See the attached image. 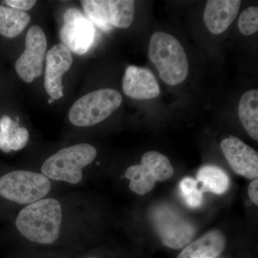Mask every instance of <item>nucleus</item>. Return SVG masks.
Segmentation results:
<instances>
[{
	"label": "nucleus",
	"instance_id": "obj_1",
	"mask_svg": "<svg viewBox=\"0 0 258 258\" xmlns=\"http://www.w3.org/2000/svg\"><path fill=\"white\" fill-rule=\"evenodd\" d=\"M62 220L60 203L53 198L42 199L23 208L15 225L20 233L28 240L50 244L60 236Z\"/></svg>",
	"mask_w": 258,
	"mask_h": 258
},
{
	"label": "nucleus",
	"instance_id": "obj_2",
	"mask_svg": "<svg viewBox=\"0 0 258 258\" xmlns=\"http://www.w3.org/2000/svg\"><path fill=\"white\" fill-rule=\"evenodd\" d=\"M149 57L166 84L176 86L185 81L189 71L187 57L179 40L164 32L151 37Z\"/></svg>",
	"mask_w": 258,
	"mask_h": 258
},
{
	"label": "nucleus",
	"instance_id": "obj_3",
	"mask_svg": "<svg viewBox=\"0 0 258 258\" xmlns=\"http://www.w3.org/2000/svg\"><path fill=\"white\" fill-rule=\"evenodd\" d=\"M96 148L91 144H79L64 148L47 158L41 167L42 174L49 179L79 184L83 169L96 159Z\"/></svg>",
	"mask_w": 258,
	"mask_h": 258
},
{
	"label": "nucleus",
	"instance_id": "obj_4",
	"mask_svg": "<svg viewBox=\"0 0 258 258\" xmlns=\"http://www.w3.org/2000/svg\"><path fill=\"white\" fill-rule=\"evenodd\" d=\"M123 98L116 90L103 88L85 95L70 109L69 118L74 125L91 126L106 119L121 104Z\"/></svg>",
	"mask_w": 258,
	"mask_h": 258
},
{
	"label": "nucleus",
	"instance_id": "obj_5",
	"mask_svg": "<svg viewBox=\"0 0 258 258\" xmlns=\"http://www.w3.org/2000/svg\"><path fill=\"white\" fill-rule=\"evenodd\" d=\"M51 186L50 180L42 174L13 171L0 177V196L20 205H30L45 198Z\"/></svg>",
	"mask_w": 258,
	"mask_h": 258
},
{
	"label": "nucleus",
	"instance_id": "obj_6",
	"mask_svg": "<svg viewBox=\"0 0 258 258\" xmlns=\"http://www.w3.org/2000/svg\"><path fill=\"white\" fill-rule=\"evenodd\" d=\"M81 5L88 20L104 32L128 28L133 22L135 3L132 0H83Z\"/></svg>",
	"mask_w": 258,
	"mask_h": 258
},
{
	"label": "nucleus",
	"instance_id": "obj_7",
	"mask_svg": "<svg viewBox=\"0 0 258 258\" xmlns=\"http://www.w3.org/2000/svg\"><path fill=\"white\" fill-rule=\"evenodd\" d=\"M152 221L161 242L169 248H182L195 235L192 223L167 206L156 209L153 212Z\"/></svg>",
	"mask_w": 258,
	"mask_h": 258
},
{
	"label": "nucleus",
	"instance_id": "obj_8",
	"mask_svg": "<svg viewBox=\"0 0 258 258\" xmlns=\"http://www.w3.org/2000/svg\"><path fill=\"white\" fill-rule=\"evenodd\" d=\"M96 29L86 15L76 8H70L64 13L60 37L62 45L71 52L84 55L92 46Z\"/></svg>",
	"mask_w": 258,
	"mask_h": 258
},
{
	"label": "nucleus",
	"instance_id": "obj_9",
	"mask_svg": "<svg viewBox=\"0 0 258 258\" xmlns=\"http://www.w3.org/2000/svg\"><path fill=\"white\" fill-rule=\"evenodd\" d=\"M47 45L46 36L40 27L33 25L29 29L25 50L15 62L17 74L25 82L32 83L41 76Z\"/></svg>",
	"mask_w": 258,
	"mask_h": 258
},
{
	"label": "nucleus",
	"instance_id": "obj_10",
	"mask_svg": "<svg viewBox=\"0 0 258 258\" xmlns=\"http://www.w3.org/2000/svg\"><path fill=\"white\" fill-rule=\"evenodd\" d=\"M45 88L52 100H58L63 96L62 79L73 64L71 51L62 43L52 47L45 55Z\"/></svg>",
	"mask_w": 258,
	"mask_h": 258
},
{
	"label": "nucleus",
	"instance_id": "obj_11",
	"mask_svg": "<svg viewBox=\"0 0 258 258\" xmlns=\"http://www.w3.org/2000/svg\"><path fill=\"white\" fill-rule=\"evenodd\" d=\"M220 147L236 174L247 179H257L258 154L252 148L235 137L222 140Z\"/></svg>",
	"mask_w": 258,
	"mask_h": 258
},
{
	"label": "nucleus",
	"instance_id": "obj_12",
	"mask_svg": "<svg viewBox=\"0 0 258 258\" xmlns=\"http://www.w3.org/2000/svg\"><path fill=\"white\" fill-rule=\"evenodd\" d=\"M122 87L127 96L137 100L152 99L160 93L159 83L152 71L134 66L125 70Z\"/></svg>",
	"mask_w": 258,
	"mask_h": 258
},
{
	"label": "nucleus",
	"instance_id": "obj_13",
	"mask_svg": "<svg viewBox=\"0 0 258 258\" xmlns=\"http://www.w3.org/2000/svg\"><path fill=\"white\" fill-rule=\"evenodd\" d=\"M241 3L240 0H209L204 12V22L214 35L223 33L233 23Z\"/></svg>",
	"mask_w": 258,
	"mask_h": 258
},
{
	"label": "nucleus",
	"instance_id": "obj_14",
	"mask_svg": "<svg viewBox=\"0 0 258 258\" xmlns=\"http://www.w3.org/2000/svg\"><path fill=\"white\" fill-rule=\"evenodd\" d=\"M226 246V238L221 231L214 230L188 244L176 258H216Z\"/></svg>",
	"mask_w": 258,
	"mask_h": 258
},
{
	"label": "nucleus",
	"instance_id": "obj_15",
	"mask_svg": "<svg viewBox=\"0 0 258 258\" xmlns=\"http://www.w3.org/2000/svg\"><path fill=\"white\" fill-rule=\"evenodd\" d=\"M30 134L28 129L19 126L18 122L8 115H3L0 119V149L9 153L19 151L28 144Z\"/></svg>",
	"mask_w": 258,
	"mask_h": 258
},
{
	"label": "nucleus",
	"instance_id": "obj_16",
	"mask_svg": "<svg viewBox=\"0 0 258 258\" xmlns=\"http://www.w3.org/2000/svg\"><path fill=\"white\" fill-rule=\"evenodd\" d=\"M238 115L249 137L258 140V91L249 90L239 102Z\"/></svg>",
	"mask_w": 258,
	"mask_h": 258
},
{
	"label": "nucleus",
	"instance_id": "obj_17",
	"mask_svg": "<svg viewBox=\"0 0 258 258\" xmlns=\"http://www.w3.org/2000/svg\"><path fill=\"white\" fill-rule=\"evenodd\" d=\"M28 13L0 5V35L8 38L18 36L30 22Z\"/></svg>",
	"mask_w": 258,
	"mask_h": 258
},
{
	"label": "nucleus",
	"instance_id": "obj_18",
	"mask_svg": "<svg viewBox=\"0 0 258 258\" xmlns=\"http://www.w3.org/2000/svg\"><path fill=\"white\" fill-rule=\"evenodd\" d=\"M197 181L201 183L203 194L211 192L222 195L230 186V179L225 171L217 166H204L198 171Z\"/></svg>",
	"mask_w": 258,
	"mask_h": 258
},
{
	"label": "nucleus",
	"instance_id": "obj_19",
	"mask_svg": "<svg viewBox=\"0 0 258 258\" xmlns=\"http://www.w3.org/2000/svg\"><path fill=\"white\" fill-rule=\"evenodd\" d=\"M141 164L147 168L157 181H165L174 174V168L170 161L160 152L155 151L146 152L142 156Z\"/></svg>",
	"mask_w": 258,
	"mask_h": 258
},
{
	"label": "nucleus",
	"instance_id": "obj_20",
	"mask_svg": "<svg viewBox=\"0 0 258 258\" xmlns=\"http://www.w3.org/2000/svg\"><path fill=\"white\" fill-rule=\"evenodd\" d=\"M125 177L130 180L129 189L139 195H147L157 183L155 179L145 174L141 164L129 166L125 171Z\"/></svg>",
	"mask_w": 258,
	"mask_h": 258
},
{
	"label": "nucleus",
	"instance_id": "obj_21",
	"mask_svg": "<svg viewBox=\"0 0 258 258\" xmlns=\"http://www.w3.org/2000/svg\"><path fill=\"white\" fill-rule=\"evenodd\" d=\"M197 180L186 176L180 181L179 189L185 203L191 208L201 206L203 202V192L199 188Z\"/></svg>",
	"mask_w": 258,
	"mask_h": 258
},
{
	"label": "nucleus",
	"instance_id": "obj_22",
	"mask_svg": "<svg viewBox=\"0 0 258 258\" xmlns=\"http://www.w3.org/2000/svg\"><path fill=\"white\" fill-rule=\"evenodd\" d=\"M238 28L242 35L247 36L257 32V7H250L242 12L238 20Z\"/></svg>",
	"mask_w": 258,
	"mask_h": 258
},
{
	"label": "nucleus",
	"instance_id": "obj_23",
	"mask_svg": "<svg viewBox=\"0 0 258 258\" xmlns=\"http://www.w3.org/2000/svg\"><path fill=\"white\" fill-rule=\"evenodd\" d=\"M3 3L9 6V8L25 12L32 9L34 5L36 4L35 0H6Z\"/></svg>",
	"mask_w": 258,
	"mask_h": 258
},
{
	"label": "nucleus",
	"instance_id": "obj_24",
	"mask_svg": "<svg viewBox=\"0 0 258 258\" xmlns=\"http://www.w3.org/2000/svg\"><path fill=\"white\" fill-rule=\"evenodd\" d=\"M248 196L254 205H258V179H254L251 181L248 186Z\"/></svg>",
	"mask_w": 258,
	"mask_h": 258
},
{
	"label": "nucleus",
	"instance_id": "obj_25",
	"mask_svg": "<svg viewBox=\"0 0 258 258\" xmlns=\"http://www.w3.org/2000/svg\"><path fill=\"white\" fill-rule=\"evenodd\" d=\"M53 101H54V100H52V98H50V99H49L48 103H52V102H53Z\"/></svg>",
	"mask_w": 258,
	"mask_h": 258
},
{
	"label": "nucleus",
	"instance_id": "obj_26",
	"mask_svg": "<svg viewBox=\"0 0 258 258\" xmlns=\"http://www.w3.org/2000/svg\"><path fill=\"white\" fill-rule=\"evenodd\" d=\"M88 258H95V257H88Z\"/></svg>",
	"mask_w": 258,
	"mask_h": 258
}]
</instances>
